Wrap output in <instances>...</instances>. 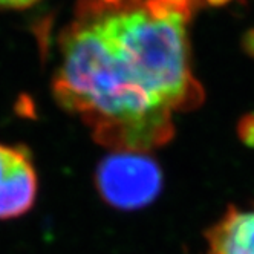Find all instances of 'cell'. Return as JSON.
I'll use <instances>...</instances> for the list:
<instances>
[{"mask_svg": "<svg viewBox=\"0 0 254 254\" xmlns=\"http://www.w3.org/2000/svg\"><path fill=\"white\" fill-rule=\"evenodd\" d=\"M37 194L39 175L31 150L23 144L0 142V221L31 211Z\"/></svg>", "mask_w": 254, "mask_h": 254, "instance_id": "obj_3", "label": "cell"}, {"mask_svg": "<svg viewBox=\"0 0 254 254\" xmlns=\"http://www.w3.org/2000/svg\"><path fill=\"white\" fill-rule=\"evenodd\" d=\"M196 0H83L60 39L52 92L95 142L149 153L175 136L173 115L204 89L190 63L187 23Z\"/></svg>", "mask_w": 254, "mask_h": 254, "instance_id": "obj_1", "label": "cell"}, {"mask_svg": "<svg viewBox=\"0 0 254 254\" xmlns=\"http://www.w3.org/2000/svg\"><path fill=\"white\" fill-rule=\"evenodd\" d=\"M95 189L103 201L121 211H135L155 202L164 176L158 161L142 152H112L97 166Z\"/></svg>", "mask_w": 254, "mask_h": 254, "instance_id": "obj_2", "label": "cell"}, {"mask_svg": "<svg viewBox=\"0 0 254 254\" xmlns=\"http://www.w3.org/2000/svg\"><path fill=\"white\" fill-rule=\"evenodd\" d=\"M39 0H0L2 8H28Z\"/></svg>", "mask_w": 254, "mask_h": 254, "instance_id": "obj_6", "label": "cell"}, {"mask_svg": "<svg viewBox=\"0 0 254 254\" xmlns=\"http://www.w3.org/2000/svg\"><path fill=\"white\" fill-rule=\"evenodd\" d=\"M207 2L211 3V5H222V3L228 2V0H207Z\"/></svg>", "mask_w": 254, "mask_h": 254, "instance_id": "obj_8", "label": "cell"}, {"mask_svg": "<svg viewBox=\"0 0 254 254\" xmlns=\"http://www.w3.org/2000/svg\"><path fill=\"white\" fill-rule=\"evenodd\" d=\"M100 3H106V5H121V3H127V2H135V0H97Z\"/></svg>", "mask_w": 254, "mask_h": 254, "instance_id": "obj_7", "label": "cell"}, {"mask_svg": "<svg viewBox=\"0 0 254 254\" xmlns=\"http://www.w3.org/2000/svg\"><path fill=\"white\" fill-rule=\"evenodd\" d=\"M238 133L244 144H247L250 147H254V114L245 115L239 121Z\"/></svg>", "mask_w": 254, "mask_h": 254, "instance_id": "obj_5", "label": "cell"}, {"mask_svg": "<svg viewBox=\"0 0 254 254\" xmlns=\"http://www.w3.org/2000/svg\"><path fill=\"white\" fill-rule=\"evenodd\" d=\"M207 254H254V207H227L205 231Z\"/></svg>", "mask_w": 254, "mask_h": 254, "instance_id": "obj_4", "label": "cell"}]
</instances>
